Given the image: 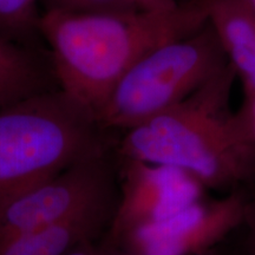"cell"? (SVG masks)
I'll return each instance as SVG.
<instances>
[{"mask_svg":"<svg viewBox=\"0 0 255 255\" xmlns=\"http://www.w3.org/2000/svg\"><path fill=\"white\" fill-rule=\"evenodd\" d=\"M228 64L240 81L244 97L255 96V13L245 0H203Z\"/></svg>","mask_w":255,"mask_h":255,"instance_id":"obj_9","label":"cell"},{"mask_svg":"<svg viewBox=\"0 0 255 255\" xmlns=\"http://www.w3.org/2000/svg\"><path fill=\"white\" fill-rule=\"evenodd\" d=\"M56 88L47 51L0 34V110Z\"/></svg>","mask_w":255,"mask_h":255,"instance_id":"obj_10","label":"cell"},{"mask_svg":"<svg viewBox=\"0 0 255 255\" xmlns=\"http://www.w3.org/2000/svg\"><path fill=\"white\" fill-rule=\"evenodd\" d=\"M41 12H111L137 8L130 0H39Z\"/></svg>","mask_w":255,"mask_h":255,"instance_id":"obj_12","label":"cell"},{"mask_svg":"<svg viewBox=\"0 0 255 255\" xmlns=\"http://www.w3.org/2000/svg\"><path fill=\"white\" fill-rule=\"evenodd\" d=\"M115 195L63 221L0 238V255H68L109 228Z\"/></svg>","mask_w":255,"mask_h":255,"instance_id":"obj_8","label":"cell"},{"mask_svg":"<svg viewBox=\"0 0 255 255\" xmlns=\"http://www.w3.org/2000/svg\"><path fill=\"white\" fill-rule=\"evenodd\" d=\"M120 159V195L108 228L111 239L169 218L208 196V188L183 169L139 159Z\"/></svg>","mask_w":255,"mask_h":255,"instance_id":"obj_7","label":"cell"},{"mask_svg":"<svg viewBox=\"0 0 255 255\" xmlns=\"http://www.w3.org/2000/svg\"><path fill=\"white\" fill-rule=\"evenodd\" d=\"M207 21L203 0H178L165 9L44 11L39 36L60 90L97 119L117 83L139 59Z\"/></svg>","mask_w":255,"mask_h":255,"instance_id":"obj_1","label":"cell"},{"mask_svg":"<svg viewBox=\"0 0 255 255\" xmlns=\"http://www.w3.org/2000/svg\"><path fill=\"white\" fill-rule=\"evenodd\" d=\"M244 255H247V254H246V253H244Z\"/></svg>","mask_w":255,"mask_h":255,"instance_id":"obj_18","label":"cell"},{"mask_svg":"<svg viewBox=\"0 0 255 255\" xmlns=\"http://www.w3.org/2000/svg\"><path fill=\"white\" fill-rule=\"evenodd\" d=\"M233 121L239 139L255 158V96L242 98Z\"/></svg>","mask_w":255,"mask_h":255,"instance_id":"obj_13","label":"cell"},{"mask_svg":"<svg viewBox=\"0 0 255 255\" xmlns=\"http://www.w3.org/2000/svg\"><path fill=\"white\" fill-rule=\"evenodd\" d=\"M239 189L244 207V220L240 231L245 235V253L255 255V171Z\"/></svg>","mask_w":255,"mask_h":255,"instance_id":"obj_14","label":"cell"},{"mask_svg":"<svg viewBox=\"0 0 255 255\" xmlns=\"http://www.w3.org/2000/svg\"><path fill=\"white\" fill-rule=\"evenodd\" d=\"M245 1L247 2V5L250 6L252 9H253L254 13H255V0H245Z\"/></svg>","mask_w":255,"mask_h":255,"instance_id":"obj_17","label":"cell"},{"mask_svg":"<svg viewBox=\"0 0 255 255\" xmlns=\"http://www.w3.org/2000/svg\"><path fill=\"white\" fill-rule=\"evenodd\" d=\"M109 151L0 197V238L63 221L114 196Z\"/></svg>","mask_w":255,"mask_h":255,"instance_id":"obj_5","label":"cell"},{"mask_svg":"<svg viewBox=\"0 0 255 255\" xmlns=\"http://www.w3.org/2000/svg\"><path fill=\"white\" fill-rule=\"evenodd\" d=\"M240 189L207 196L176 214L114 238L126 255H207L242 226Z\"/></svg>","mask_w":255,"mask_h":255,"instance_id":"obj_6","label":"cell"},{"mask_svg":"<svg viewBox=\"0 0 255 255\" xmlns=\"http://www.w3.org/2000/svg\"><path fill=\"white\" fill-rule=\"evenodd\" d=\"M39 0H0V34L34 44L39 36Z\"/></svg>","mask_w":255,"mask_h":255,"instance_id":"obj_11","label":"cell"},{"mask_svg":"<svg viewBox=\"0 0 255 255\" xmlns=\"http://www.w3.org/2000/svg\"><path fill=\"white\" fill-rule=\"evenodd\" d=\"M137 8L141 9H165L170 8L178 0H130Z\"/></svg>","mask_w":255,"mask_h":255,"instance_id":"obj_15","label":"cell"},{"mask_svg":"<svg viewBox=\"0 0 255 255\" xmlns=\"http://www.w3.org/2000/svg\"><path fill=\"white\" fill-rule=\"evenodd\" d=\"M237 79L228 64L186 100L124 130L119 157L175 165L221 194L242 186L255 171V158L235 131Z\"/></svg>","mask_w":255,"mask_h":255,"instance_id":"obj_2","label":"cell"},{"mask_svg":"<svg viewBox=\"0 0 255 255\" xmlns=\"http://www.w3.org/2000/svg\"><path fill=\"white\" fill-rule=\"evenodd\" d=\"M109 130L59 88L0 110V197L109 151Z\"/></svg>","mask_w":255,"mask_h":255,"instance_id":"obj_3","label":"cell"},{"mask_svg":"<svg viewBox=\"0 0 255 255\" xmlns=\"http://www.w3.org/2000/svg\"><path fill=\"white\" fill-rule=\"evenodd\" d=\"M68 255H98L97 252L95 251L94 246H92V241L87 242V244L82 245L78 248H76L75 251H72L71 253Z\"/></svg>","mask_w":255,"mask_h":255,"instance_id":"obj_16","label":"cell"},{"mask_svg":"<svg viewBox=\"0 0 255 255\" xmlns=\"http://www.w3.org/2000/svg\"><path fill=\"white\" fill-rule=\"evenodd\" d=\"M228 65L208 21L189 36L152 50L123 76L97 121L107 130H124L163 113L199 90Z\"/></svg>","mask_w":255,"mask_h":255,"instance_id":"obj_4","label":"cell"}]
</instances>
